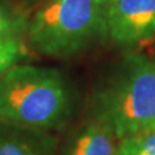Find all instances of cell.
Segmentation results:
<instances>
[{
  "instance_id": "1",
  "label": "cell",
  "mask_w": 155,
  "mask_h": 155,
  "mask_svg": "<svg viewBox=\"0 0 155 155\" xmlns=\"http://www.w3.org/2000/svg\"><path fill=\"white\" fill-rule=\"evenodd\" d=\"M70 113V91L56 69L16 64L0 75V122L49 133Z\"/></svg>"
},
{
  "instance_id": "2",
  "label": "cell",
  "mask_w": 155,
  "mask_h": 155,
  "mask_svg": "<svg viewBox=\"0 0 155 155\" xmlns=\"http://www.w3.org/2000/svg\"><path fill=\"white\" fill-rule=\"evenodd\" d=\"M106 32L98 0H44L28 19L26 35L40 54L70 57L104 39Z\"/></svg>"
},
{
  "instance_id": "3",
  "label": "cell",
  "mask_w": 155,
  "mask_h": 155,
  "mask_svg": "<svg viewBox=\"0 0 155 155\" xmlns=\"http://www.w3.org/2000/svg\"><path fill=\"white\" fill-rule=\"evenodd\" d=\"M93 115L118 140L155 124V60L129 54L96 98Z\"/></svg>"
},
{
  "instance_id": "4",
  "label": "cell",
  "mask_w": 155,
  "mask_h": 155,
  "mask_svg": "<svg viewBox=\"0 0 155 155\" xmlns=\"http://www.w3.org/2000/svg\"><path fill=\"white\" fill-rule=\"evenodd\" d=\"M111 39L133 45L155 38V0H111L105 12Z\"/></svg>"
},
{
  "instance_id": "5",
  "label": "cell",
  "mask_w": 155,
  "mask_h": 155,
  "mask_svg": "<svg viewBox=\"0 0 155 155\" xmlns=\"http://www.w3.org/2000/svg\"><path fill=\"white\" fill-rule=\"evenodd\" d=\"M56 147L51 133L0 122V155H54Z\"/></svg>"
},
{
  "instance_id": "6",
  "label": "cell",
  "mask_w": 155,
  "mask_h": 155,
  "mask_svg": "<svg viewBox=\"0 0 155 155\" xmlns=\"http://www.w3.org/2000/svg\"><path fill=\"white\" fill-rule=\"evenodd\" d=\"M118 142L110 125L93 115L71 137L66 155H118Z\"/></svg>"
},
{
  "instance_id": "7",
  "label": "cell",
  "mask_w": 155,
  "mask_h": 155,
  "mask_svg": "<svg viewBox=\"0 0 155 155\" xmlns=\"http://www.w3.org/2000/svg\"><path fill=\"white\" fill-rule=\"evenodd\" d=\"M27 28L28 19L21 9L0 2V43L23 40Z\"/></svg>"
},
{
  "instance_id": "8",
  "label": "cell",
  "mask_w": 155,
  "mask_h": 155,
  "mask_svg": "<svg viewBox=\"0 0 155 155\" xmlns=\"http://www.w3.org/2000/svg\"><path fill=\"white\" fill-rule=\"evenodd\" d=\"M118 155H155V128H147L119 140Z\"/></svg>"
},
{
  "instance_id": "9",
  "label": "cell",
  "mask_w": 155,
  "mask_h": 155,
  "mask_svg": "<svg viewBox=\"0 0 155 155\" xmlns=\"http://www.w3.org/2000/svg\"><path fill=\"white\" fill-rule=\"evenodd\" d=\"M23 54L25 48L22 40L0 43V75L11 66L16 65Z\"/></svg>"
},
{
  "instance_id": "10",
  "label": "cell",
  "mask_w": 155,
  "mask_h": 155,
  "mask_svg": "<svg viewBox=\"0 0 155 155\" xmlns=\"http://www.w3.org/2000/svg\"><path fill=\"white\" fill-rule=\"evenodd\" d=\"M14 2H17V4H19V5H32L38 0H14Z\"/></svg>"
},
{
  "instance_id": "11",
  "label": "cell",
  "mask_w": 155,
  "mask_h": 155,
  "mask_svg": "<svg viewBox=\"0 0 155 155\" xmlns=\"http://www.w3.org/2000/svg\"><path fill=\"white\" fill-rule=\"evenodd\" d=\"M98 2H100L101 4H102V3H110L111 0H98Z\"/></svg>"
},
{
  "instance_id": "12",
  "label": "cell",
  "mask_w": 155,
  "mask_h": 155,
  "mask_svg": "<svg viewBox=\"0 0 155 155\" xmlns=\"http://www.w3.org/2000/svg\"><path fill=\"white\" fill-rule=\"evenodd\" d=\"M151 128H155V124H154V125H153V127H151Z\"/></svg>"
}]
</instances>
